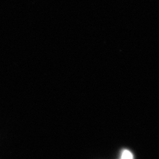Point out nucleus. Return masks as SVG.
<instances>
[{
    "label": "nucleus",
    "mask_w": 159,
    "mask_h": 159,
    "mask_svg": "<svg viewBox=\"0 0 159 159\" xmlns=\"http://www.w3.org/2000/svg\"><path fill=\"white\" fill-rule=\"evenodd\" d=\"M121 159H133V157L130 151L128 150H125L122 152Z\"/></svg>",
    "instance_id": "1"
}]
</instances>
